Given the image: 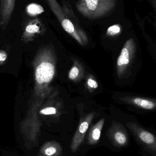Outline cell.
I'll return each mask as SVG.
<instances>
[{
    "label": "cell",
    "mask_w": 156,
    "mask_h": 156,
    "mask_svg": "<svg viewBox=\"0 0 156 156\" xmlns=\"http://www.w3.org/2000/svg\"><path fill=\"white\" fill-rule=\"evenodd\" d=\"M45 156L42 155V156Z\"/></svg>",
    "instance_id": "cell-18"
},
{
    "label": "cell",
    "mask_w": 156,
    "mask_h": 156,
    "mask_svg": "<svg viewBox=\"0 0 156 156\" xmlns=\"http://www.w3.org/2000/svg\"><path fill=\"white\" fill-rule=\"evenodd\" d=\"M129 62V53L126 48H123L121 55L117 60V65L119 66L126 65Z\"/></svg>",
    "instance_id": "cell-10"
},
{
    "label": "cell",
    "mask_w": 156,
    "mask_h": 156,
    "mask_svg": "<svg viewBox=\"0 0 156 156\" xmlns=\"http://www.w3.org/2000/svg\"><path fill=\"white\" fill-rule=\"evenodd\" d=\"M85 6L87 9L91 12L96 11L100 0H84Z\"/></svg>",
    "instance_id": "cell-11"
},
{
    "label": "cell",
    "mask_w": 156,
    "mask_h": 156,
    "mask_svg": "<svg viewBox=\"0 0 156 156\" xmlns=\"http://www.w3.org/2000/svg\"><path fill=\"white\" fill-rule=\"evenodd\" d=\"M134 101L136 105L144 109L151 110L154 107V103L148 100L137 98H136Z\"/></svg>",
    "instance_id": "cell-9"
},
{
    "label": "cell",
    "mask_w": 156,
    "mask_h": 156,
    "mask_svg": "<svg viewBox=\"0 0 156 156\" xmlns=\"http://www.w3.org/2000/svg\"><path fill=\"white\" fill-rule=\"evenodd\" d=\"M44 12V8L40 5L32 3L28 5L26 7V12L29 15L36 16Z\"/></svg>",
    "instance_id": "cell-8"
},
{
    "label": "cell",
    "mask_w": 156,
    "mask_h": 156,
    "mask_svg": "<svg viewBox=\"0 0 156 156\" xmlns=\"http://www.w3.org/2000/svg\"><path fill=\"white\" fill-rule=\"evenodd\" d=\"M62 153L61 145L55 141H51L45 144L41 147L40 153L45 156H59Z\"/></svg>",
    "instance_id": "cell-6"
},
{
    "label": "cell",
    "mask_w": 156,
    "mask_h": 156,
    "mask_svg": "<svg viewBox=\"0 0 156 156\" xmlns=\"http://www.w3.org/2000/svg\"><path fill=\"white\" fill-rule=\"evenodd\" d=\"M63 28L68 33H73L75 31V27L72 22L68 19H65L62 23Z\"/></svg>",
    "instance_id": "cell-12"
},
{
    "label": "cell",
    "mask_w": 156,
    "mask_h": 156,
    "mask_svg": "<svg viewBox=\"0 0 156 156\" xmlns=\"http://www.w3.org/2000/svg\"><path fill=\"white\" fill-rule=\"evenodd\" d=\"M120 32V27L117 25L110 27L108 29V33L110 34H115Z\"/></svg>",
    "instance_id": "cell-14"
},
{
    "label": "cell",
    "mask_w": 156,
    "mask_h": 156,
    "mask_svg": "<svg viewBox=\"0 0 156 156\" xmlns=\"http://www.w3.org/2000/svg\"><path fill=\"white\" fill-rule=\"evenodd\" d=\"M55 74L54 66L50 63L43 62L37 66L35 76L37 83L42 84L49 82L53 79Z\"/></svg>",
    "instance_id": "cell-3"
},
{
    "label": "cell",
    "mask_w": 156,
    "mask_h": 156,
    "mask_svg": "<svg viewBox=\"0 0 156 156\" xmlns=\"http://www.w3.org/2000/svg\"><path fill=\"white\" fill-rule=\"evenodd\" d=\"M40 31V26L38 20H33L27 24L24 28L22 34V41L24 43H27L33 39V37Z\"/></svg>",
    "instance_id": "cell-5"
},
{
    "label": "cell",
    "mask_w": 156,
    "mask_h": 156,
    "mask_svg": "<svg viewBox=\"0 0 156 156\" xmlns=\"http://www.w3.org/2000/svg\"><path fill=\"white\" fill-rule=\"evenodd\" d=\"M108 137L113 144L117 147L125 146L128 142L127 133L120 128H113L111 130Z\"/></svg>",
    "instance_id": "cell-4"
},
{
    "label": "cell",
    "mask_w": 156,
    "mask_h": 156,
    "mask_svg": "<svg viewBox=\"0 0 156 156\" xmlns=\"http://www.w3.org/2000/svg\"><path fill=\"white\" fill-rule=\"evenodd\" d=\"M7 54L4 50H0V66L5 64L7 58Z\"/></svg>",
    "instance_id": "cell-15"
},
{
    "label": "cell",
    "mask_w": 156,
    "mask_h": 156,
    "mask_svg": "<svg viewBox=\"0 0 156 156\" xmlns=\"http://www.w3.org/2000/svg\"><path fill=\"white\" fill-rule=\"evenodd\" d=\"M131 130L136 138L150 153L156 156V136L146 130L137 126H132Z\"/></svg>",
    "instance_id": "cell-1"
},
{
    "label": "cell",
    "mask_w": 156,
    "mask_h": 156,
    "mask_svg": "<svg viewBox=\"0 0 156 156\" xmlns=\"http://www.w3.org/2000/svg\"><path fill=\"white\" fill-rule=\"evenodd\" d=\"M103 124L104 121L101 120L92 128L88 137V143L90 145L96 144L99 142Z\"/></svg>",
    "instance_id": "cell-7"
},
{
    "label": "cell",
    "mask_w": 156,
    "mask_h": 156,
    "mask_svg": "<svg viewBox=\"0 0 156 156\" xmlns=\"http://www.w3.org/2000/svg\"><path fill=\"white\" fill-rule=\"evenodd\" d=\"M88 84L91 88H97L98 87V84L95 81L92 80V79H89L88 81Z\"/></svg>",
    "instance_id": "cell-17"
},
{
    "label": "cell",
    "mask_w": 156,
    "mask_h": 156,
    "mask_svg": "<svg viewBox=\"0 0 156 156\" xmlns=\"http://www.w3.org/2000/svg\"><path fill=\"white\" fill-rule=\"evenodd\" d=\"M16 0H1L0 1V27L4 31L11 18L15 7Z\"/></svg>",
    "instance_id": "cell-2"
},
{
    "label": "cell",
    "mask_w": 156,
    "mask_h": 156,
    "mask_svg": "<svg viewBox=\"0 0 156 156\" xmlns=\"http://www.w3.org/2000/svg\"><path fill=\"white\" fill-rule=\"evenodd\" d=\"M56 112V110L53 107L45 108L40 111V113L44 115L55 114Z\"/></svg>",
    "instance_id": "cell-13"
},
{
    "label": "cell",
    "mask_w": 156,
    "mask_h": 156,
    "mask_svg": "<svg viewBox=\"0 0 156 156\" xmlns=\"http://www.w3.org/2000/svg\"><path fill=\"white\" fill-rule=\"evenodd\" d=\"M79 74V69L76 67H74L69 72V77L71 80H74L77 77Z\"/></svg>",
    "instance_id": "cell-16"
}]
</instances>
